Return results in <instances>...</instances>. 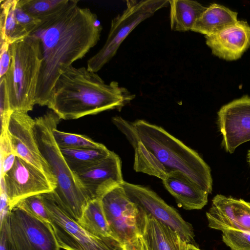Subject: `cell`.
Returning <instances> with one entry per match:
<instances>
[{
  "label": "cell",
  "instance_id": "d6986e66",
  "mask_svg": "<svg viewBox=\"0 0 250 250\" xmlns=\"http://www.w3.org/2000/svg\"><path fill=\"white\" fill-rule=\"evenodd\" d=\"M77 222L90 234L122 250V247L117 241L110 230L101 199L90 201Z\"/></svg>",
  "mask_w": 250,
  "mask_h": 250
},
{
  "label": "cell",
  "instance_id": "ffe728a7",
  "mask_svg": "<svg viewBox=\"0 0 250 250\" xmlns=\"http://www.w3.org/2000/svg\"><path fill=\"white\" fill-rule=\"evenodd\" d=\"M237 13L223 5L212 3L196 21L192 31L208 36L236 22Z\"/></svg>",
  "mask_w": 250,
  "mask_h": 250
},
{
  "label": "cell",
  "instance_id": "ac0fdd59",
  "mask_svg": "<svg viewBox=\"0 0 250 250\" xmlns=\"http://www.w3.org/2000/svg\"><path fill=\"white\" fill-rule=\"evenodd\" d=\"M162 183L179 206L185 209H200L208 203V194L181 173L170 176L162 180Z\"/></svg>",
  "mask_w": 250,
  "mask_h": 250
},
{
  "label": "cell",
  "instance_id": "3957f363",
  "mask_svg": "<svg viewBox=\"0 0 250 250\" xmlns=\"http://www.w3.org/2000/svg\"><path fill=\"white\" fill-rule=\"evenodd\" d=\"M135 97L118 82L106 84L96 73L71 65L58 79L47 107L61 119H77L107 110H120Z\"/></svg>",
  "mask_w": 250,
  "mask_h": 250
},
{
  "label": "cell",
  "instance_id": "30bf717a",
  "mask_svg": "<svg viewBox=\"0 0 250 250\" xmlns=\"http://www.w3.org/2000/svg\"><path fill=\"white\" fill-rule=\"evenodd\" d=\"M110 230L122 247L139 236L138 206L128 197L121 184L101 199Z\"/></svg>",
  "mask_w": 250,
  "mask_h": 250
},
{
  "label": "cell",
  "instance_id": "6da1fadb",
  "mask_svg": "<svg viewBox=\"0 0 250 250\" xmlns=\"http://www.w3.org/2000/svg\"><path fill=\"white\" fill-rule=\"evenodd\" d=\"M78 2L69 0L62 9L41 20L30 34L40 40L42 55L35 104L48 106L60 76L100 40L103 28L97 15Z\"/></svg>",
  "mask_w": 250,
  "mask_h": 250
},
{
  "label": "cell",
  "instance_id": "484cf974",
  "mask_svg": "<svg viewBox=\"0 0 250 250\" xmlns=\"http://www.w3.org/2000/svg\"><path fill=\"white\" fill-rule=\"evenodd\" d=\"M15 206H17L39 218L50 223L49 217L42 194L34 195L24 198Z\"/></svg>",
  "mask_w": 250,
  "mask_h": 250
},
{
  "label": "cell",
  "instance_id": "d4e9b609",
  "mask_svg": "<svg viewBox=\"0 0 250 250\" xmlns=\"http://www.w3.org/2000/svg\"><path fill=\"white\" fill-rule=\"evenodd\" d=\"M53 136L60 148H98L104 146L85 135L61 131L57 128L53 130Z\"/></svg>",
  "mask_w": 250,
  "mask_h": 250
},
{
  "label": "cell",
  "instance_id": "d6a6232c",
  "mask_svg": "<svg viewBox=\"0 0 250 250\" xmlns=\"http://www.w3.org/2000/svg\"><path fill=\"white\" fill-rule=\"evenodd\" d=\"M122 250H144L142 239L139 236L135 240L124 244Z\"/></svg>",
  "mask_w": 250,
  "mask_h": 250
},
{
  "label": "cell",
  "instance_id": "e0dca14e",
  "mask_svg": "<svg viewBox=\"0 0 250 250\" xmlns=\"http://www.w3.org/2000/svg\"><path fill=\"white\" fill-rule=\"evenodd\" d=\"M138 208L139 233L148 250H187L188 243L175 230Z\"/></svg>",
  "mask_w": 250,
  "mask_h": 250
},
{
  "label": "cell",
  "instance_id": "8fae6325",
  "mask_svg": "<svg viewBox=\"0 0 250 250\" xmlns=\"http://www.w3.org/2000/svg\"><path fill=\"white\" fill-rule=\"evenodd\" d=\"M121 185L130 200L142 210L175 230L187 243L193 244L194 233L191 225L154 191L147 187L125 181Z\"/></svg>",
  "mask_w": 250,
  "mask_h": 250
},
{
  "label": "cell",
  "instance_id": "4316f807",
  "mask_svg": "<svg viewBox=\"0 0 250 250\" xmlns=\"http://www.w3.org/2000/svg\"><path fill=\"white\" fill-rule=\"evenodd\" d=\"M222 232L223 241L231 250H250V232L233 230Z\"/></svg>",
  "mask_w": 250,
  "mask_h": 250
},
{
  "label": "cell",
  "instance_id": "7402d4cb",
  "mask_svg": "<svg viewBox=\"0 0 250 250\" xmlns=\"http://www.w3.org/2000/svg\"><path fill=\"white\" fill-rule=\"evenodd\" d=\"M60 149L66 164L73 173L98 163L106 158L111 151L105 146L98 148L62 147Z\"/></svg>",
  "mask_w": 250,
  "mask_h": 250
},
{
  "label": "cell",
  "instance_id": "4dcf8cb0",
  "mask_svg": "<svg viewBox=\"0 0 250 250\" xmlns=\"http://www.w3.org/2000/svg\"><path fill=\"white\" fill-rule=\"evenodd\" d=\"M0 250H15L4 218L0 219Z\"/></svg>",
  "mask_w": 250,
  "mask_h": 250
},
{
  "label": "cell",
  "instance_id": "9c48e42d",
  "mask_svg": "<svg viewBox=\"0 0 250 250\" xmlns=\"http://www.w3.org/2000/svg\"><path fill=\"white\" fill-rule=\"evenodd\" d=\"M56 188L44 172L17 156L12 167L1 176V189L10 210L24 198L53 192Z\"/></svg>",
  "mask_w": 250,
  "mask_h": 250
},
{
  "label": "cell",
  "instance_id": "2e32d148",
  "mask_svg": "<svg viewBox=\"0 0 250 250\" xmlns=\"http://www.w3.org/2000/svg\"><path fill=\"white\" fill-rule=\"evenodd\" d=\"M205 38L214 55L228 61L235 60L250 46V26L245 21H238Z\"/></svg>",
  "mask_w": 250,
  "mask_h": 250
},
{
  "label": "cell",
  "instance_id": "603a6c76",
  "mask_svg": "<svg viewBox=\"0 0 250 250\" xmlns=\"http://www.w3.org/2000/svg\"><path fill=\"white\" fill-rule=\"evenodd\" d=\"M18 0H1L0 41L10 45L29 35L18 23L15 16Z\"/></svg>",
  "mask_w": 250,
  "mask_h": 250
},
{
  "label": "cell",
  "instance_id": "7a4b0ae2",
  "mask_svg": "<svg viewBox=\"0 0 250 250\" xmlns=\"http://www.w3.org/2000/svg\"><path fill=\"white\" fill-rule=\"evenodd\" d=\"M112 121L134 149L136 171L162 180L181 173L200 189L211 192L210 169L195 151L163 128L145 120L130 122L115 116Z\"/></svg>",
  "mask_w": 250,
  "mask_h": 250
},
{
  "label": "cell",
  "instance_id": "1f68e13d",
  "mask_svg": "<svg viewBox=\"0 0 250 250\" xmlns=\"http://www.w3.org/2000/svg\"><path fill=\"white\" fill-rule=\"evenodd\" d=\"M16 158L14 153L1 155V176L4 175L13 167Z\"/></svg>",
  "mask_w": 250,
  "mask_h": 250
},
{
  "label": "cell",
  "instance_id": "5b68a950",
  "mask_svg": "<svg viewBox=\"0 0 250 250\" xmlns=\"http://www.w3.org/2000/svg\"><path fill=\"white\" fill-rule=\"evenodd\" d=\"M11 61L5 76L10 109L32 110L42 55L40 40L28 35L10 45Z\"/></svg>",
  "mask_w": 250,
  "mask_h": 250
},
{
  "label": "cell",
  "instance_id": "4fadbf2b",
  "mask_svg": "<svg viewBox=\"0 0 250 250\" xmlns=\"http://www.w3.org/2000/svg\"><path fill=\"white\" fill-rule=\"evenodd\" d=\"M119 156L111 151L106 158L98 163L73 174L80 187L91 201L101 199L124 181Z\"/></svg>",
  "mask_w": 250,
  "mask_h": 250
},
{
  "label": "cell",
  "instance_id": "5bb4252c",
  "mask_svg": "<svg viewBox=\"0 0 250 250\" xmlns=\"http://www.w3.org/2000/svg\"><path fill=\"white\" fill-rule=\"evenodd\" d=\"M223 144L234 152L240 145L250 141V97L245 96L223 106L218 112Z\"/></svg>",
  "mask_w": 250,
  "mask_h": 250
},
{
  "label": "cell",
  "instance_id": "f1b7e54d",
  "mask_svg": "<svg viewBox=\"0 0 250 250\" xmlns=\"http://www.w3.org/2000/svg\"><path fill=\"white\" fill-rule=\"evenodd\" d=\"M15 7V16L19 25L30 35L41 23L42 21L27 13L18 3Z\"/></svg>",
  "mask_w": 250,
  "mask_h": 250
},
{
  "label": "cell",
  "instance_id": "277c9868",
  "mask_svg": "<svg viewBox=\"0 0 250 250\" xmlns=\"http://www.w3.org/2000/svg\"><path fill=\"white\" fill-rule=\"evenodd\" d=\"M34 135L42 156L57 181L54 194L67 213L78 222L90 202L69 168L53 136L61 120L53 110L34 119Z\"/></svg>",
  "mask_w": 250,
  "mask_h": 250
},
{
  "label": "cell",
  "instance_id": "7c38bea8",
  "mask_svg": "<svg viewBox=\"0 0 250 250\" xmlns=\"http://www.w3.org/2000/svg\"><path fill=\"white\" fill-rule=\"evenodd\" d=\"M34 123L28 112H12L6 130L12 150L17 156L44 172L57 186L56 180L37 144L33 132Z\"/></svg>",
  "mask_w": 250,
  "mask_h": 250
},
{
  "label": "cell",
  "instance_id": "cb8c5ba5",
  "mask_svg": "<svg viewBox=\"0 0 250 250\" xmlns=\"http://www.w3.org/2000/svg\"><path fill=\"white\" fill-rule=\"evenodd\" d=\"M69 0H18L27 13L42 20L62 9Z\"/></svg>",
  "mask_w": 250,
  "mask_h": 250
},
{
  "label": "cell",
  "instance_id": "d590c367",
  "mask_svg": "<svg viewBox=\"0 0 250 250\" xmlns=\"http://www.w3.org/2000/svg\"><path fill=\"white\" fill-rule=\"evenodd\" d=\"M143 243V242H142ZM143 248H144V250H148L146 247L143 244Z\"/></svg>",
  "mask_w": 250,
  "mask_h": 250
},
{
  "label": "cell",
  "instance_id": "ba28073f",
  "mask_svg": "<svg viewBox=\"0 0 250 250\" xmlns=\"http://www.w3.org/2000/svg\"><path fill=\"white\" fill-rule=\"evenodd\" d=\"M4 218L15 250H60L50 223L15 206Z\"/></svg>",
  "mask_w": 250,
  "mask_h": 250
},
{
  "label": "cell",
  "instance_id": "9a60e30c",
  "mask_svg": "<svg viewBox=\"0 0 250 250\" xmlns=\"http://www.w3.org/2000/svg\"><path fill=\"white\" fill-rule=\"evenodd\" d=\"M206 216L211 229L250 232V203L243 199L217 194Z\"/></svg>",
  "mask_w": 250,
  "mask_h": 250
},
{
  "label": "cell",
  "instance_id": "f546056e",
  "mask_svg": "<svg viewBox=\"0 0 250 250\" xmlns=\"http://www.w3.org/2000/svg\"><path fill=\"white\" fill-rule=\"evenodd\" d=\"M11 61L10 44L6 42L0 41V78L6 75Z\"/></svg>",
  "mask_w": 250,
  "mask_h": 250
},
{
  "label": "cell",
  "instance_id": "836d02e7",
  "mask_svg": "<svg viewBox=\"0 0 250 250\" xmlns=\"http://www.w3.org/2000/svg\"><path fill=\"white\" fill-rule=\"evenodd\" d=\"M187 250H201L192 244H188Z\"/></svg>",
  "mask_w": 250,
  "mask_h": 250
},
{
  "label": "cell",
  "instance_id": "83f0119b",
  "mask_svg": "<svg viewBox=\"0 0 250 250\" xmlns=\"http://www.w3.org/2000/svg\"><path fill=\"white\" fill-rule=\"evenodd\" d=\"M0 112L2 131L6 129L9 117L13 112L10 109L5 76L0 78Z\"/></svg>",
  "mask_w": 250,
  "mask_h": 250
},
{
  "label": "cell",
  "instance_id": "e575fe53",
  "mask_svg": "<svg viewBox=\"0 0 250 250\" xmlns=\"http://www.w3.org/2000/svg\"><path fill=\"white\" fill-rule=\"evenodd\" d=\"M247 158L248 162L250 164V149L248 152Z\"/></svg>",
  "mask_w": 250,
  "mask_h": 250
},
{
  "label": "cell",
  "instance_id": "8992f818",
  "mask_svg": "<svg viewBox=\"0 0 250 250\" xmlns=\"http://www.w3.org/2000/svg\"><path fill=\"white\" fill-rule=\"evenodd\" d=\"M168 4L169 0H126V8L111 21L104 44L87 61V69L95 73L99 71L116 55L122 43L136 26Z\"/></svg>",
  "mask_w": 250,
  "mask_h": 250
},
{
  "label": "cell",
  "instance_id": "52a82bcc",
  "mask_svg": "<svg viewBox=\"0 0 250 250\" xmlns=\"http://www.w3.org/2000/svg\"><path fill=\"white\" fill-rule=\"evenodd\" d=\"M50 224L61 249L65 250H122L89 233L69 216L53 191L42 194Z\"/></svg>",
  "mask_w": 250,
  "mask_h": 250
},
{
  "label": "cell",
  "instance_id": "44dd1931",
  "mask_svg": "<svg viewBox=\"0 0 250 250\" xmlns=\"http://www.w3.org/2000/svg\"><path fill=\"white\" fill-rule=\"evenodd\" d=\"M170 23L172 30L185 32L192 29L206 9L196 1L170 0Z\"/></svg>",
  "mask_w": 250,
  "mask_h": 250
}]
</instances>
